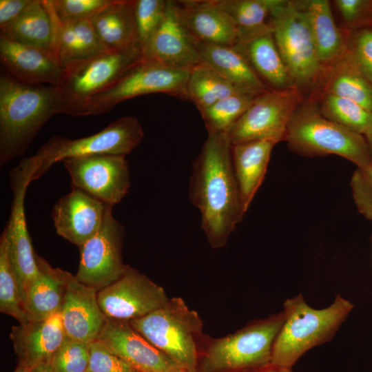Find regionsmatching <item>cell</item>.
I'll list each match as a JSON object with an SVG mask.
<instances>
[{
	"mask_svg": "<svg viewBox=\"0 0 372 372\" xmlns=\"http://www.w3.org/2000/svg\"><path fill=\"white\" fill-rule=\"evenodd\" d=\"M353 309L340 295L327 308L309 306L302 294L284 302V323L275 340L271 365L292 369L310 349L329 341Z\"/></svg>",
	"mask_w": 372,
	"mask_h": 372,
	"instance_id": "obj_3",
	"label": "cell"
},
{
	"mask_svg": "<svg viewBox=\"0 0 372 372\" xmlns=\"http://www.w3.org/2000/svg\"><path fill=\"white\" fill-rule=\"evenodd\" d=\"M346 53L372 85V27L350 31Z\"/></svg>",
	"mask_w": 372,
	"mask_h": 372,
	"instance_id": "obj_39",
	"label": "cell"
},
{
	"mask_svg": "<svg viewBox=\"0 0 372 372\" xmlns=\"http://www.w3.org/2000/svg\"><path fill=\"white\" fill-rule=\"evenodd\" d=\"M28 372H51L50 364H43L32 367Z\"/></svg>",
	"mask_w": 372,
	"mask_h": 372,
	"instance_id": "obj_46",
	"label": "cell"
},
{
	"mask_svg": "<svg viewBox=\"0 0 372 372\" xmlns=\"http://www.w3.org/2000/svg\"><path fill=\"white\" fill-rule=\"evenodd\" d=\"M143 137L138 119L130 116L117 118L88 136L71 139L53 136L30 156L36 169L33 180L43 175L52 165L66 158L96 154L125 156L140 145Z\"/></svg>",
	"mask_w": 372,
	"mask_h": 372,
	"instance_id": "obj_8",
	"label": "cell"
},
{
	"mask_svg": "<svg viewBox=\"0 0 372 372\" xmlns=\"http://www.w3.org/2000/svg\"><path fill=\"white\" fill-rule=\"evenodd\" d=\"M351 187L358 209L372 220V165L357 167L351 177Z\"/></svg>",
	"mask_w": 372,
	"mask_h": 372,
	"instance_id": "obj_43",
	"label": "cell"
},
{
	"mask_svg": "<svg viewBox=\"0 0 372 372\" xmlns=\"http://www.w3.org/2000/svg\"><path fill=\"white\" fill-rule=\"evenodd\" d=\"M86 372H90V371H87Z\"/></svg>",
	"mask_w": 372,
	"mask_h": 372,
	"instance_id": "obj_50",
	"label": "cell"
},
{
	"mask_svg": "<svg viewBox=\"0 0 372 372\" xmlns=\"http://www.w3.org/2000/svg\"><path fill=\"white\" fill-rule=\"evenodd\" d=\"M189 198L200 214L201 228L213 247L225 245L244 212L226 134H207L192 163Z\"/></svg>",
	"mask_w": 372,
	"mask_h": 372,
	"instance_id": "obj_1",
	"label": "cell"
},
{
	"mask_svg": "<svg viewBox=\"0 0 372 372\" xmlns=\"http://www.w3.org/2000/svg\"><path fill=\"white\" fill-rule=\"evenodd\" d=\"M187 92L188 100L192 101L199 111L233 94H243L203 62L189 71Z\"/></svg>",
	"mask_w": 372,
	"mask_h": 372,
	"instance_id": "obj_33",
	"label": "cell"
},
{
	"mask_svg": "<svg viewBox=\"0 0 372 372\" xmlns=\"http://www.w3.org/2000/svg\"><path fill=\"white\" fill-rule=\"evenodd\" d=\"M322 79L323 93L351 100L372 112V85L346 52L324 70Z\"/></svg>",
	"mask_w": 372,
	"mask_h": 372,
	"instance_id": "obj_31",
	"label": "cell"
},
{
	"mask_svg": "<svg viewBox=\"0 0 372 372\" xmlns=\"http://www.w3.org/2000/svg\"><path fill=\"white\" fill-rule=\"evenodd\" d=\"M320 62L324 70L335 63L347 50V37L336 25L329 1H302Z\"/></svg>",
	"mask_w": 372,
	"mask_h": 372,
	"instance_id": "obj_29",
	"label": "cell"
},
{
	"mask_svg": "<svg viewBox=\"0 0 372 372\" xmlns=\"http://www.w3.org/2000/svg\"><path fill=\"white\" fill-rule=\"evenodd\" d=\"M90 22L97 36L110 51L140 49L132 0H112L90 19Z\"/></svg>",
	"mask_w": 372,
	"mask_h": 372,
	"instance_id": "obj_25",
	"label": "cell"
},
{
	"mask_svg": "<svg viewBox=\"0 0 372 372\" xmlns=\"http://www.w3.org/2000/svg\"><path fill=\"white\" fill-rule=\"evenodd\" d=\"M191 38L202 61L215 70L240 92L258 95L270 90L234 46L211 44L200 41L192 36Z\"/></svg>",
	"mask_w": 372,
	"mask_h": 372,
	"instance_id": "obj_22",
	"label": "cell"
},
{
	"mask_svg": "<svg viewBox=\"0 0 372 372\" xmlns=\"http://www.w3.org/2000/svg\"><path fill=\"white\" fill-rule=\"evenodd\" d=\"M107 205L99 231L79 247L80 260L76 278L97 292L117 280L125 271L121 251L125 228Z\"/></svg>",
	"mask_w": 372,
	"mask_h": 372,
	"instance_id": "obj_12",
	"label": "cell"
},
{
	"mask_svg": "<svg viewBox=\"0 0 372 372\" xmlns=\"http://www.w3.org/2000/svg\"><path fill=\"white\" fill-rule=\"evenodd\" d=\"M364 136L372 152V122Z\"/></svg>",
	"mask_w": 372,
	"mask_h": 372,
	"instance_id": "obj_47",
	"label": "cell"
},
{
	"mask_svg": "<svg viewBox=\"0 0 372 372\" xmlns=\"http://www.w3.org/2000/svg\"><path fill=\"white\" fill-rule=\"evenodd\" d=\"M257 95L236 94L200 110L207 134H227Z\"/></svg>",
	"mask_w": 372,
	"mask_h": 372,
	"instance_id": "obj_35",
	"label": "cell"
},
{
	"mask_svg": "<svg viewBox=\"0 0 372 372\" xmlns=\"http://www.w3.org/2000/svg\"><path fill=\"white\" fill-rule=\"evenodd\" d=\"M189 71L143 59L112 85L85 101L72 116L103 114L128 99L154 93L188 100L187 83Z\"/></svg>",
	"mask_w": 372,
	"mask_h": 372,
	"instance_id": "obj_7",
	"label": "cell"
},
{
	"mask_svg": "<svg viewBox=\"0 0 372 372\" xmlns=\"http://www.w3.org/2000/svg\"><path fill=\"white\" fill-rule=\"evenodd\" d=\"M142 53L143 59L183 70H191L203 63L178 18L174 1H168L165 17Z\"/></svg>",
	"mask_w": 372,
	"mask_h": 372,
	"instance_id": "obj_19",
	"label": "cell"
},
{
	"mask_svg": "<svg viewBox=\"0 0 372 372\" xmlns=\"http://www.w3.org/2000/svg\"><path fill=\"white\" fill-rule=\"evenodd\" d=\"M2 233L6 238L8 257L21 302L26 291L40 273L23 209H15L10 212Z\"/></svg>",
	"mask_w": 372,
	"mask_h": 372,
	"instance_id": "obj_26",
	"label": "cell"
},
{
	"mask_svg": "<svg viewBox=\"0 0 372 372\" xmlns=\"http://www.w3.org/2000/svg\"><path fill=\"white\" fill-rule=\"evenodd\" d=\"M87 371L138 372L97 340L90 344V360Z\"/></svg>",
	"mask_w": 372,
	"mask_h": 372,
	"instance_id": "obj_42",
	"label": "cell"
},
{
	"mask_svg": "<svg viewBox=\"0 0 372 372\" xmlns=\"http://www.w3.org/2000/svg\"><path fill=\"white\" fill-rule=\"evenodd\" d=\"M304 101L298 88L268 90L258 94L252 103L227 132L231 145L267 140H285L288 124Z\"/></svg>",
	"mask_w": 372,
	"mask_h": 372,
	"instance_id": "obj_11",
	"label": "cell"
},
{
	"mask_svg": "<svg viewBox=\"0 0 372 372\" xmlns=\"http://www.w3.org/2000/svg\"><path fill=\"white\" fill-rule=\"evenodd\" d=\"M112 0H50L60 23L90 20Z\"/></svg>",
	"mask_w": 372,
	"mask_h": 372,
	"instance_id": "obj_40",
	"label": "cell"
},
{
	"mask_svg": "<svg viewBox=\"0 0 372 372\" xmlns=\"http://www.w3.org/2000/svg\"><path fill=\"white\" fill-rule=\"evenodd\" d=\"M66 337L60 311L41 321L12 326L10 333L20 364L29 369L50 364Z\"/></svg>",
	"mask_w": 372,
	"mask_h": 372,
	"instance_id": "obj_20",
	"label": "cell"
},
{
	"mask_svg": "<svg viewBox=\"0 0 372 372\" xmlns=\"http://www.w3.org/2000/svg\"><path fill=\"white\" fill-rule=\"evenodd\" d=\"M107 319L131 321L161 308L168 301L163 288L127 265L124 273L97 293Z\"/></svg>",
	"mask_w": 372,
	"mask_h": 372,
	"instance_id": "obj_14",
	"label": "cell"
},
{
	"mask_svg": "<svg viewBox=\"0 0 372 372\" xmlns=\"http://www.w3.org/2000/svg\"><path fill=\"white\" fill-rule=\"evenodd\" d=\"M36 258L40 273L21 300L23 309L29 322L41 321L59 312L65 290L61 269L53 268L37 255Z\"/></svg>",
	"mask_w": 372,
	"mask_h": 372,
	"instance_id": "obj_28",
	"label": "cell"
},
{
	"mask_svg": "<svg viewBox=\"0 0 372 372\" xmlns=\"http://www.w3.org/2000/svg\"><path fill=\"white\" fill-rule=\"evenodd\" d=\"M143 59L139 48L108 52L65 69L57 86L59 114L72 116L90 97L105 90Z\"/></svg>",
	"mask_w": 372,
	"mask_h": 372,
	"instance_id": "obj_10",
	"label": "cell"
},
{
	"mask_svg": "<svg viewBox=\"0 0 372 372\" xmlns=\"http://www.w3.org/2000/svg\"><path fill=\"white\" fill-rule=\"evenodd\" d=\"M252 372H293L292 369L282 368L278 366H275L272 365H269L260 369L258 371H255Z\"/></svg>",
	"mask_w": 372,
	"mask_h": 372,
	"instance_id": "obj_45",
	"label": "cell"
},
{
	"mask_svg": "<svg viewBox=\"0 0 372 372\" xmlns=\"http://www.w3.org/2000/svg\"><path fill=\"white\" fill-rule=\"evenodd\" d=\"M29 369V368L20 364L14 372H28Z\"/></svg>",
	"mask_w": 372,
	"mask_h": 372,
	"instance_id": "obj_48",
	"label": "cell"
},
{
	"mask_svg": "<svg viewBox=\"0 0 372 372\" xmlns=\"http://www.w3.org/2000/svg\"><path fill=\"white\" fill-rule=\"evenodd\" d=\"M65 290L60 309L67 337L90 344L96 340L107 320L98 301V292L61 269Z\"/></svg>",
	"mask_w": 372,
	"mask_h": 372,
	"instance_id": "obj_15",
	"label": "cell"
},
{
	"mask_svg": "<svg viewBox=\"0 0 372 372\" xmlns=\"http://www.w3.org/2000/svg\"><path fill=\"white\" fill-rule=\"evenodd\" d=\"M350 31L372 27V0L334 1Z\"/></svg>",
	"mask_w": 372,
	"mask_h": 372,
	"instance_id": "obj_41",
	"label": "cell"
},
{
	"mask_svg": "<svg viewBox=\"0 0 372 372\" xmlns=\"http://www.w3.org/2000/svg\"><path fill=\"white\" fill-rule=\"evenodd\" d=\"M285 140L296 153L304 156L335 154L357 167L372 165V152L364 135L322 116L316 101H304L293 113Z\"/></svg>",
	"mask_w": 372,
	"mask_h": 372,
	"instance_id": "obj_4",
	"label": "cell"
},
{
	"mask_svg": "<svg viewBox=\"0 0 372 372\" xmlns=\"http://www.w3.org/2000/svg\"><path fill=\"white\" fill-rule=\"evenodd\" d=\"M97 340L138 372L184 371L137 331L129 321L107 319Z\"/></svg>",
	"mask_w": 372,
	"mask_h": 372,
	"instance_id": "obj_16",
	"label": "cell"
},
{
	"mask_svg": "<svg viewBox=\"0 0 372 372\" xmlns=\"http://www.w3.org/2000/svg\"><path fill=\"white\" fill-rule=\"evenodd\" d=\"M34 0H0V31L17 20Z\"/></svg>",
	"mask_w": 372,
	"mask_h": 372,
	"instance_id": "obj_44",
	"label": "cell"
},
{
	"mask_svg": "<svg viewBox=\"0 0 372 372\" xmlns=\"http://www.w3.org/2000/svg\"><path fill=\"white\" fill-rule=\"evenodd\" d=\"M318 106L326 118L364 136L372 122V112L343 97L323 93Z\"/></svg>",
	"mask_w": 372,
	"mask_h": 372,
	"instance_id": "obj_34",
	"label": "cell"
},
{
	"mask_svg": "<svg viewBox=\"0 0 372 372\" xmlns=\"http://www.w3.org/2000/svg\"><path fill=\"white\" fill-rule=\"evenodd\" d=\"M138 32V43L142 50L161 23L167 7L165 0H132Z\"/></svg>",
	"mask_w": 372,
	"mask_h": 372,
	"instance_id": "obj_37",
	"label": "cell"
},
{
	"mask_svg": "<svg viewBox=\"0 0 372 372\" xmlns=\"http://www.w3.org/2000/svg\"><path fill=\"white\" fill-rule=\"evenodd\" d=\"M284 321L282 311L216 340L205 357L204 371L220 372L270 365L273 343Z\"/></svg>",
	"mask_w": 372,
	"mask_h": 372,
	"instance_id": "obj_9",
	"label": "cell"
},
{
	"mask_svg": "<svg viewBox=\"0 0 372 372\" xmlns=\"http://www.w3.org/2000/svg\"><path fill=\"white\" fill-rule=\"evenodd\" d=\"M71 188L54 205L51 215L56 234L79 247L100 229L107 204Z\"/></svg>",
	"mask_w": 372,
	"mask_h": 372,
	"instance_id": "obj_18",
	"label": "cell"
},
{
	"mask_svg": "<svg viewBox=\"0 0 372 372\" xmlns=\"http://www.w3.org/2000/svg\"><path fill=\"white\" fill-rule=\"evenodd\" d=\"M0 60L7 74L25 84L57 87L65 74V68L55 54L22 44L2 33Z\"/></svg>",
	"mask_w": 372,
	"mask_h": 372,
	"instance_id": "obj_17",
	"label": "cell"
},
{
	"mask_svg": "<svg viewBox=\"0 0 372 372\" xmlns=\"http://www.w3.org/2000/svg\"><path fill=\"white\" fill-rule=\"evenodd\" d=\"M0 311L14 318L19 324L29 322L21 305L17 279L3 233L0 238Z\"/></svg>",
	"mask_w": 372,
	"mask_h": 372,
	"instance_id": "obj_36",
	"label": "cell"
},
{
	"mask_svg": "<svg viewBox=\"0 0 372 372\" xmlns=\"http://www.w3.org/2000/svg\"><path fill=\"white\" fill-rule=\"evenodd\" d=\"M129 322L183 370L195 371L196 337L202 331L203 322L181 298H172L161 308Z\"/></svg>",
	"mask_w": 372,
	"mask_h": 372,
	"instance_id": "obj_6",
	"label": "cell"
},
{
	"mask_svg": "<svg viewBox=\"0 0 372 372\" xmlns=\"http://www.w3.org/2000/svg\"><path fill=\"white\" fill-rule=\"evenodd\" d=\"M59 29L60 23L50 0H34L17 20L0 33L22 44L56 55Z\"/></svg>",
	"mask_w": 372,
	"mask_h": 372,
	"instance_id": "obj_23",
	"label": "cell"
},
{
	"mask_svg": "<svg viewBox=\"0 0 372 372\" xmlns=\"http://www.w3.org/2000/svg\"><path fill=\"white\" fill-rule=\"evenodd\" d=\"M276 143L267 140L231 145V161L244 212L261 185Z\"/></svg>",
	"mask_w": 372,
	"mask_h": 372,
	"instance_id": "obj_24",
	"label": "cell"
},
{
	"mask_svg": "<svg viewBox=\"0 0 372 372\" xmlns=\"http://www.w3.org/2000/svg\"><path fill=\"white\" fill-rule=\"evenodd\" d=\"M58 89L19 82L0 74V165L24 154L38 132L59 114Z\"/></svg>",
	"mask_w": 372,
	"mask_h": 372,
	"instance_id": "obj_2",
	"label": "cell"
},
{
	"mask_svg": "<svg viewBox=\"0 0 372 372\" xmlns=\"http://www.w3.org/2000/svg\"><path fill=\"white\" fill-rule=\"evenodd\" d=\"M108 52L90 20L60 23L56 55L65 69Z\"/></svg>",
	"mask_w": 372,
	"mask_h": 372,
	"instance_id": "obj_30",
	"label": "cell"
},
{
	"mask_svg": "<svg viewBox=\"0 0 372 372\" xmlns=\"http://www.w3.org/2000/svg\"><path fill=\"white\" fill-rule=\"evenodd\" d=\"M272 34L295 86L302 90L318 84L324 70L318 56L302 1L279 0L270 16Z\"/></svg>",
	"mask_w": 372,
	"mask_h": 372,
	"instance_id": "obj_5",
	"label": "cell"
},
{
	"mask_svg": "<svg viewBox=\"0 0 372 372\" xmlns=\"http://www.w3.org/2000/svg\"><path fill=\"white\" fill-rule=\"evenodd\" d=\"M90 360V344L66 337L52 357L51 372H86Z\"/></svg>",
	"mask_w": 372,
	"mask_h": 372,
	"instance_id": "obj_38",
	"label": "cell"
},
{
	"mask_svg": "<svg viewBox=\"0 0 372 372\" xmlns=\"http://www.w3.org/2000/svg\"><path fill=\"white\" fill-rule=\"evenodd\" d=\"M279 0H209L234 21L239 42L272 32L271 12ZM238 42V43H239Z\"/></svg>",
	"mask_w": 372,
	"mask_h": 372,
	"instance_id": "obj_32",
	"label": "cell"
},
{
	"mask_svg": "<svg viewBox=\"0 0 372 372\" xmlns=\"http://www.w3.org/2000/svg\"><path fill=\"white\" fill-rule=\"evenodd\" d=\"M181 372H187V371H181Z\"/></svg>",
	"mask_w": 372,
	"mask_h": 372,
	"instance_id": "obj_49",
	"label": "cell"
},
{
	"mask_svg": "<svg viewBox=\"0 0 372 372\" xmlns=\"http://www.w3.org/2000/svg\"><path fill=\"white\" fill-rule=\"evenodd\" d=\"M234 47L269 89L297 88L276 46L272 32L239 42Z\"/></svg>",
	"mask_w": 372,
	"mask_h": 372,
	"instance_id": "obj_27",
	"label": "cell"
},
{
	"mask_svg": "<svg viewBox=\"0 0 372 372\" xmlns=\"http://www.w3.org/2000/svg\"><path fill=\"white\" fill-rule=\"evenodd\" d=\"M61 163L70 175L71 187L105 204L114 206L129 192L130 172L125 156L96 154L69 158Z\"/></svg>",
	"mask_w": 372,
	"mask_h": 372,
	"instance_id": "obj_13",
	"label": "cell"
},
{
	"mask_svg": "<svg viewBox=\"0 0 372 372\" xmlns=\"http://www.w3.org/2000/svg\"><path fill=\"white\" fill-rule=\"evenodd\" d=\"M174 3L180 22L194 39L225 46H235L239 42L234 21L209 0L174 1Z\"/></svg>",
	"mask_w": 372,
	"mask_h": 372,
	"instance_id": "obj_21",
	"label": "cell"
}]
</instances>
